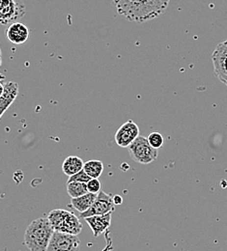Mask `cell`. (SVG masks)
Here are the masks:
<instances>
[{
  "label": "cell",
  "mask_w": 227,
  "mask_h": 251,
  "mask_svg": "<svg viewBox=\"0 0 227 251\" xmlns=\"http://www.w3.org/2000/svg\"><path fill=\"white\" fill-rule=\"evenodd\" d=\"M115 204L113 197L110 194H106L102 190L98 194L97 198L92 205V207L85 213L80 214V218L87 219L94 216H103L107 214H112L115 210Z\"/></svg>",
  "instance_id": "8992f818"
},
{
  "label": "cell",
  "mask_w": 227,
  "mask_h": 251,
  "mask_svg": "<svg viewBox=\"0 0 227 251\" xmlns=\"http://www.w3.org/2000/svg\"><path fill=\"white\" fill-rule=\"evenodd\" d=\"M97 196L98 194L89 192L83 196H80L77 198H72L71 204L75 210H76L78 213L82 214V213H85L86 211H88L92 207Z\"/></svg>",
  "instance_id": "4fadbf2b"
},
{
  "label": "cell",
  "mask_w": 227,
  "mask_h": 251,
  "mask_svg": "<svg viewBox=\"0 0 227 251\" xmlns=\"http://www.w3.org/2000/svg\"><path fill=\"white\" fill-rule=\"evenodd\" d=\"M212 61L216 76L227 86V40L216 47L212 54Z\"/></svg>",
  "instance_id": "52a82bcc"
},
{
  "label": "cell",
  "mask_w": 227,
  "mask_h": 251,
  "mask_svg": "<svg viewBox=\"0 0 227 251\" xmlns=\"http://www.w3.org/2000/svg\"><path fill=\"white\" fill-rule=\"evenodd\" d=\"M80 241L77 236L55 231L47 251H79Z\"/></svg>",
  "instance_id": "5b68a950"
},
{
  "label": "cell",
  "mask_w": 227,
  "mask_h": 251,
  "mask_svg": "<svg viewBox=\"0 0 227 251\" xmlns=\"http://www.w3.org/2000/svg\"><path fill=\"white\" fill-rule=\"evenodd\" d=\"M117 13L127 21L142 24L160 17L170 0H112Z\"/></svg>",
  "instance_id": "6da1fadb"
},
{
  "label": "cell",
  "mask_w": 227,
  "mask_h": 251,
  "mask_svg": "<svg viewBox=\"0 0 227 251\" xmlns=\"http://www.w3.org/2000/svg\"><path fill=\"white\" fill-rule=\"evenodd\" d=\"M0 117L7 111V109L13 104L19 95V84L15 81H7L0 83Z\"/></svg>",
  "instance_id": "9c48e42d"
},
{
  "label": "cell",
  "mask_w": 227,
  "mask_h": 251,
  "mask_svg": "<svg viewBox=\"0 0 227 251\" xmlns=\"http://www.w3.org/2000/svg\"><path fill=\"white\" fill-rule=\"evenodd\" d=\"M91 179L92 178L90 176H88V174L84 170H81L77 174H76L72 177H69L68 182H79V183H86L87 184Z\"/></svg>",
  "instance_id": "d6986e66"
},
{
  "label": "cell",
  "mask_w": 227,
  "mask_h": 251,
  "mask_svg": "<svg viewBox=\"0 0 227 251\" xmlns=\"http://www.w3.org/2000/svg\"><path fill=\"white\" fill-rule=\"evenodd\" d=\"M83 170L90 176L92 179H99L103 171V163L101 160H89L84 163Z\"/></svg>",
  "instance_id": "e0dca14e"
},
{
  "label": "cell",
  "mask_w": 227,
  "mask_h": 251,
  "mask_svg": "<svg viewBox=\"0 0 227 251\" xmlns=\"http://www.w3.org/2000/svg\"><path fill=\"white\" fill-rule=\"evenodd\" d=\"M147 139H148V142L150 143V145H151L153 148L157 149V150H159L160 148H162V146H163V144H164V138H163L162 133L157 132V131L151 132V133L148 135Z\"/></svg>",
  "instance_id": "ac0fdd59"
},
{
  "label": "cell",
  "mask_w": 227,
  "mask_h": 251,
  "mask_svg": "<svg viewBox=\"0 0 227 251\" xmlns=\"http://www.w3.org/2000/svg\"><path fill=\"white\" fill-rule=\"evenodd\" d=\"M113 201H114L115 205H121L123 203V198L120 195H114Z\"/></svg>",
  "instance_id": "44dd1931"
},
{
  "label": "cell",
  "mask_w": 227,
  "mask_h": 251,
  "mask_svg": "<svg viewBox=\"0 0 227 251\" xmlns=\"http://www.w3.org/2000/svg\"><path fill=\"white\" fill-rule=\"evenodd\" d=\"M67 192L71 198H77L89 193L87 184L79 182H68Z\"/></svg>",
  "instance_id": "2e32d148"
},
{
  "label": "cell",
  "mask_w": 227,
  "mask_h": 251,
  "mask_svg": "<svg viewBox=\"0 0 227 251\" xmlns=\"http://www.w3.org/2000/svg\"><path fill=\"white\" fill-rule=\"evenodd\" d=\"M25 15L24 0H0V23L2 25H11L18 23Z\"/></svg>",
  "instance_id": "277c9868"
},
{
  "label": "cell",
  "mask_w": 227,
  "mask_h": 251,
  "mask_svg": "<svg viewBox=\"0 0 227 251\" xmlns=\"http://www.w3.org/2000/svg\"><path fill=\"white\" fill-rule=\"evenodd\" d=\"M84 162L80 157L76 156H70L66 157L63 164H62V170L64 174L68 177H72L81 170H83Z\"/></svg>",
  "instance_id": "5bb4252c"
},
{
  "label": "cell",
  "mask_w": 227,
  "mask_h": 251,
  "mask_svg": "<svg viewBox=\"0 0 227 251\" xmlns=\"http://www.w3.org/2000/svg\"><path fill=\"white\" fill-rule=\"evenodd\" d=\"M129 154L132 160L140 164H150L157 160L159 152L153 148L148 139L143 136H139L129 147Z\"/></svg>",
  "instance_id": "3957f363"
},
{
  "label": "cell",
  "mask_w": 227,
  "mask_h": 251,
  "mask_svg": "<svg viewBox=\"0 0 227 251\" xmlns=\"http://www.w3.org/2000/svg\"><path fill=\"white\" fill-rule=\"evenodd\" d=\"M137 137H139V127L133 121L129 120L118 128L114 138L119 147L129 148Z\"/></svg>",
  "instance_id": "ba28073f"
},
{
  "label": "cell",
  "mask_w": 227,
  "mask_h": 251,
  "mask_svg": "<svg viewBox=\"0 0 227 251\" xmlns=\"http://www.w3.org/2000/svg\"><path fill=\"white\" fill-rule=\"evenodd\" d=\"M70 212L62 210V209H56V210H52L50 212L49 216H48V220L50 221V225L52 226V228L54 229V231H59L66 217L68 216Z\"/></svg>",
  "instance_id": "9a60e30c"
},
{
  "label": "cell",
  "mask_w": 227,
  "mask_h": 251,
  "mask_svg": "<svg viewBox=\"0 0 227 251\" xmlns=\"http://www.w3.org/2000/svg\"><path fill=\"white\" fill-rule=\"evenodd\" d=\"M87 188L90 193L99 194L101 191V184L99 179H91L87 183Z\"/></svg>",
  "instance_id": "ffe728a7"
},
{
  "label": "cell",
  "mask_w": 227,
  "mask_h": 251,
  "mask_svg": "<svg viewBox=\"0 0 227 251\" xmlns=\"http://www.w3.org/2000/svg\"><path fill=\"white\" fill-rule=\"evenodd\" d=\"M82 227L83 226L79 219L76 216H75L73 213H69L58 232L77 236L81 232Z\"/></svg>",
  "instance_id": "7c38bea8"
},
{
  "label": "cell",
  "mask_w": 227,
  "mask_h": 251,
  "mask_svg": "<svg viewBox=\"0 0 227 251\" xmlns=\"http://www.w3.org/2000/svg\"><path fill=\"white\" fill-rule=\"evenodd\" d=\"M6 38L15 45H22L25 43L29 38L28 27L22 23H15L9 25L6 29Z\"/></svg>",
  "instance_id": "30bf717a"
},
{
  "label": "cell",
  "mask_w": 227,
  "mask_h": 251,
  "mask_svg": "<svg viewBox=\"0 0 227 251\" xmlns=\"http://www.w3.org/2000/svg\"><path fill=\"white\" fill-rule=\"evenodd\" d=\"M54 232L48 218L37 219L25 230V245L30 251H47Z\"/></svg>",
  "instance_id": "7a4b0ae2"
},
{
  "label": "cell",
  "mask_w": 227,
  "mask_h": 251,
  "mask_svg": "<svg viewBox=\"0 0 227 251\" xmlns=\"http://www.w3.org/2000/svg\"><path fill=\"white\" fill-rule=\"evenodd\" d=\"M111 215L107 214L103 216H94L85 219L86 223L91 228L94 237H99L101 234L105 232L111 224Z\"/></svg>",
  "instance_id": "8fae6325"
}]
</instances>
